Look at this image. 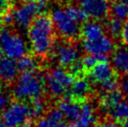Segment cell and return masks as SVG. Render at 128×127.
<instances>
[{"mask_svg": "<svg viewBox=\"0 0 128 127\" xmlns=\"http://www.w3.org/2000/svg\"><path fill=\"white\" fill-rule=\"evenodd\" d=\"M87 18L80 7L68 6L52 8L50 19L55 31L60 36L68 40H73L82 35V22Z\"/></svg>", "mask_w": 128, "mask_h": 127, "instance_id": "1", "label": "cell"}, {"mask_svg": "<svg viewBox=\"0 0 128 127\" xmlns=\"http://www.w3.org/2000/svg\"><path fill=\"white\" fill-rule=\"evenodd\" d=\"M54 28L50 17L41 14L30 25L27 32L29 45L33 53L44 57L52 50L54 46Z\"/></svg>", "mask_w": 128, "mask_h": 127, "instance_id": "2", "label": "cell"}, {"mask_svg": "<svg viewBox=\"0 0 128 127\" xmlns=\"http://www.w3.org/2000/svg\"><path fill=\"white\" fill-rule=\"evenodd\" d=\"M46 90V78L41 72H24L19 76L12 88V94L21 101L41 97Z\"/></svg>", "mask_w": 128, "mask_h": 127, "instance_id": "3", "label": "cell"}, {"mask_svg": "<svg viewBox=\"0 0 128 127\" xmlns=\"http://www.w3.org/2000/svg\"><path fill=\"white\" fill-rule=\"evenodd\" d=\"M0 46L6 57L12 60L21 59L26 55L28 50L24 38L10 29H3L0 31Z\"/></svg>", "mask_w": 128, "mask_h": 127, "instance_id": "4", "label": "cell"}, {"mask_svg": "<svg viewBox=\"0 0 128 127\" xmlns=\"http://www.w3.org/2000/svg\"><path fill=\"white\" fill-rule=\"evenodd\" d=\"M74 75L63 67H55L47 74L46 89L52 97L59 98L69 91L74 82Z\"/></svg>", "mask_w": 128, "mask_h": 127, "instance_id": "5", "label": "cell"}, {"mask_svg": "<svg viewBox=\"0 0 128 127\" xmlns=\"http://www.w3.org/2000/svg\"><path fill=\"white\" fill-rule=\"evenodd\" d=\"M44 2H25L19 5L11 11L13 24L20 29L29 28L33 22L46 10Z\"/></svg>", "mask_w": 128, "mask_h": 127, "instance_id": "6", "label": "cell"}, {"mask_svg": "<svg viewBox=\"0 0 128 127\" xmlns=\"http://www.w3.org/2000/svg\"><path fill=\"white\" fill-rule=\"evenodd\" d=\"M2 116L8 127H24L29 124L33 114L28 104L24 101H17L10 103Z\"/></svg>", "mask_w": 128, "mask_h": 127, "instance_id": "7", "label": "cell"}, {"mask_svg": "<svg viewBox=\"0 0 128 127\" xmlns=\"http://www.w3.org/2000/svg\"><path fill=\"white\" fill-rule=\"evenodd\" d=\"M52 52L54 60L62 67H71L80 62V50L70 41H61L54 44Z\"/></svg>", "mask_w": 128, "mask_h": 127, "instance_id": "8", "label": "cell"}, {"mask_svg": "<svg viewBox=\"0 0 128 127\" xmlns=\"http://www.w3.org/2000/svg\"><path fill=\"white\" fill-rule=\"evenodd\" d=\"M114 47L113 39L107 34L89 40L83 39L82 41V48L84 52L88 54L100 57H107L108 54L113 52Z\"/></svg>", "mask_w": 128, "mask_h": 127, "instance_id": "9", "label": "cell"}, {"mask_svg": "<svg viewBox=\"0 0 128 127\" xmlns=\"http://www.w3.org/2000/svg\"><path fill=\"white\" fill-rule=\"evenodd\" d=\"M80 8L87 17L96 21H101L107 18L111 7H110L108 0H80Z\"/></svg>", "mask_w": 128, "mask_h": 127, "instance_id": "10", "label": "cell"}, {"mask_svg": "<svg viewBox=\"0 0 128 127\" xmlns=\"http://www.w3.org/2000/svg\"><path fill=\"white\" fill-rule=\"evenodd\" d=\"M90 78L94 83L102 87L106 83L117 78L112 64H110L107 60H105L99 62L90 70Z\"/></svg>", "mask_w": 128, "mask_h": 127, "instance_id": "11", "label": "cell"}, {"mask_svg": "<svg viewBox=\"0 0 128 127\" xmlns=\"http://www.w3.org/2000/svg\"><path fill=\"white\" fill-rule=\"evenodd\" d=\"M19 67L15 60L10 58H3L0 61V81L11 83L19 78Z\"/></svg>", "mask_w": 128, "mask_h": 127, "instance_id": "12", "label": "cell"}, {"mask_svg": "<svg viewBox=\"0 0 128 127\" xmlns=\"http://www.w3.org/2000/svg\"><path fill=\"white\" fill-rule=\"evenodd\" d=\"M58 108L63 113L64 118H66L68 120H72V122H76L80 118L82 106L77 102V100H75L69 96L59 103Z\"/></svg>", "mask_w": 128, "mask_h": 127, "instance_id": "13", "label": "cell"}, {"mask_svg": "<svg viewBox=\"0 0 128 127\" xmlns=\"http://www.w3.org/2000/svg\"><path fill=\"white\" fill-rule=\"evenodd\" d=\"M64 115L58 108L50 110L45 116L40 117L36 127H60L64 124Z\"/></svg>", "mask_w": 128, "mask_h": 127, "instance_id": "14", "label": "cell"}, {"mask_svg": "<svg viewBox=\"0 0 128 127\" xmlns=\"http://www.w3.org/2000/svg\"><path fill=\"white\" fill-rule=\"evenodd\" d=\"M112 66L121 74H128V49L119 47L113 52L111 58Z\"/></svg>", "mask_w": 128, "mask_h": 127, "instance_id": "15", "label": "cell"}, {"mask_svg": "<svg viewBox=\"0 0 128 127\" xmlns=\"http://www.w3.org/2000/svg\"><path fill=\"white\" fill-rule=\"evenodd\" d=\"M69 92L70 97L75 100H82L87 97L90 94V92H92V85L88 80L80 78L74 80Z\"/></svg>", "mask_w": 128, "mask_h": 127, "instance_id": "16", "label": "cell"}, {"mask_svg": "<svg viewBox=\"0 0 128 127\" xmlns=\"http://www.w3.org/2000/svg\"><path fill=\"white\" fill-rule=\"evenodd\" d=\"M122 92L119 90H113L110 92H104L100 97V108L105 112L108 113L117 104L122 101Z\"/></svg>", "mask_w": 128, "mask_h": 127, "instance_id": "17", "label": "cell"}, {"mask_svg": "<svg viewBox=\"0 0 128 127\" xmlns=\"http://www.w3.org/2000/svg\"><path fill=\"white\" fill-rule=\"evenodd\" d=\"M105 34H106V29L104 28V26L101 22H99V21L92 20V21L86 22L82 25V36H83L84 40L96 38Z\"/></svg>", "mask_w": 128, "mask_h": 127, "instance_id": "18", "label": "cell"}, {"mask_svg": "<svg viewBox=\"0 0 128 127\" xmlns=\"http://www.w3.org/2000/svg\"><path fill=\"white\" fill-rule=\"evenodd\" d=\"M110 116L116 122H125L128 120V102L122 101L110 110Z\"/></svg>", "mask_w": 128, "mask_h": 127, "instance_id": "19", "label": "cell"}, {"mask_svg": "<svg viewBox=\"0 0 128 127\" xmlns=\"http://www.w3.org/2000/svg\"><path fill=\"white\" fill-rule=\"evenodd\" d=\"M19 70L22 71V73L24 72H33L36 71L38 67V61L36 60V58L31 56V55H24L22 57L21 59H19L17 62Z\"/></svg>", "mask_w": 128, "mask_h": 127, "instance_id": "20", "label": "cell"}, {"mask_svg": "<svg viewBox=\"0 0 128 127\" xmlns=\"http://www.w3.org/2000/svg\"><path fill=\"white\" fill-rule=\"evenodd\" d=\"M110 13L112 17L121 21L128 20V3L124 1H118L111 6Z\"/></svg>", "mask_w": 128, "mask_h": 127, "instance_id": "21", "label": "cell"}, {"mask_svg": "<svg viewBox=\"0 0 128 127\" xmlns=\"http://www.w3.org/2000/svg\"><path fill=\"white\" fill-rule=\"evenodd\" d=\"M96 119V110L90 103H84L82 105V110L78 120H83L89 124H94Z\"/></svg>", "mask_w": 128, "mask_h": 127, "instance_id": "22", "label": "cell"}, {"mask_svg": "<svg viewBox=\"0 0 128 127\" xmlns=\"http://www.w3.org/2000/svg\"><path fill=\"white\" fill-rule=\"evenodd\" d=\"M122 27H124L122 21L112 18L108 22L106 30L108 31V35L111 36L112 38H118V36H121L122 32Z\"/></svg>", "mask_w": 128, "mask_h": 127, "instance_id": "23", "label": "cell"}, {"mask_svg": "<svg viewBox=\"0 0 128 127\" xmlns=\"http://www.w3.org/2000/svg\"><path fill=\"white\" fill-rule=\"evenodd\" d=\"M31 111H32L33 117H42V115L46 112L47 105L46 102L41 97L32 100L31 104Z\"/></svg>", "mask_w": 128, "mask_h": 127, "instance_id": "24", "label": "cell"}, {"mask_svg": "<svg viewBox=\"0 0 128 127\" xmlns=\"http://www.w3.org/2000/svg\"><path fill=\"white\" fill-rule=\"evenodd\" d=\"M105 60H107V57H100V56H96V55L88 54V55H86V56L82 59V63L83 67H84V69L91 70L92 67L94 66L96 64H97L99 62L105 61Z\"/></svg>", "mask_w": 128, "mask_h": 127, "instance_id": "25", "label": "cell"}, {"mask_svg": "<svg viewBox=\"0 0 128 127\" xmlns=\"http://www.w3.org/2000/svg\"><path fill=\"white\" fill-rule=\"evenodd\" d=\"M10 104V96L5 92H0V114H3L4 111Z\"/></svg>", "mask_w": 128, "mask_h": 127, "instance_id": "26", "label": "cell"}, {"mask_svg": "<svg viewBox=\"0 0 128 127\" xmlns=\"http://www.w3.org/2000/svg\"><path fill=\"white\" fill-rule=\"evenodd\" d=\"M122 40V42L128 45V20L124 22V27H122V32L121 35Z\"/></svg>", "mask_w": 128, "mask_h": 127, "instance_id": "27", "label": "cell"}, {"mask_svg": "<svg viewBox=\"0 0 128 127\" xmlns=\"http://www.w3.org/2000/svg\"><path fill=\"white\" fill-rule=\"evenodd\" d=\"M121 91L128 102V77L122 78V80L121 81Z\"/></svg>", "mask_w": 128, "mask_h": 127, "instance_id": "28", "label": "cell"}, {"mask_svg": "<svg viewBox=\"0 0 128 127\" xmlns=\"http://www.w3.org/2000/svg\"><path fill=\"white\" fill-rule=\"evenodd\" d=\"M96 127H118L116 122L111 120H104L96 124Z\"/></svg>", "mask_w": 128, "mask_h": 127, "instance_id": "29", "label": "cell"}, {"mask_svg": "<svg viewBox=\"0 0 128 127\" xmlns=\"http://www.w3.org/2000/svg\"><path fill=\"white\" fill-rule=\"evenodd\" d=\"M2 21L3 22L7 24H13V17H12V13L11 11H8L2 16Z\"/></svg>", "mask_w": 128, "mask_h": 127, "instance_id": "30", "label": "cell"}, {"mask_svg": "<svg viewBox=\"0 0 128 127\" xmlns=\"http://www.w3.org/2000/svg\"><path fill=\"white\" fill-rule=\"evenodd\" d=\"M69 127H92V124H87V122H83V120H78L74 122Z\"/></svg>", "mask_w": 128, "mask_h": 127, "instance_id": "31", "label": "cell"}, {"mask_svg": "<svg viewBox=\"0 0 128 127\" xmlns=\"http://www.w3.org/2000/svg\"><path fill=\"white\" fill-rule=\"evenodd\" d=\"M8 0H0V10H4L7 8Z\"/></svg>", "mask_w": 128, "mask_h": 127, "instance_id": "32", "label": "cell"}, {"mask_svg": "<svg viewBox=\"0 0 128 127\" xmlns=\"http://www.w3.org/2000/svg\"><path fill=\"white\" fill-rule=\"evenodd\" d=\"M0 127H8L7 125V124L5 122V120H3V118L2 119L0 118Z\"/></svg>", "mask_w": 128, "mask_h": 127, "instance_id": "33", "label": "cell"}, {"mask_svg": "<svg viewBox=\"0 0 128 127\" xmlns=\"http://www.w3.org/2000/svg\"><path fill=\"white\" fill-rule=\"evenodd\" d=\"M3 50H2V49H1V46H0V61L3 59Z\"/></svg>", "mask_w": 128, "mask_h": 127, "instance_id": "34", "label": "cell"}, {"mask_svg": "<svg viewBox=\"0 0 128 127\" xmlns=\"http://www.w3.org/2000/svg\"><path fill=\"white\" fill-rule=\"evenodd\" d=\"M122 127H128V120H126L125 122H124V124H122Z\"/></svg>", "mask_w": 128, "mask_h": 127, "instance_id": "35", "label": "cell"}, {"mask_svg": "<svg viewBox=\"0 0 128 127\" xmlns=\"http://www.w3.org/2000/svg\"><path fill=\"white\" fill-rule=\"evenodd\" d=\"M2 22H3V21H2V16H0V28H1V24H2ZM0 31H1V29H0Z\"/></svg>", "mask_w": 128, "mask_h": 127, "instance_id": "36", "label": "cell"}, {"mask_svg": "<svg viewBox=\"0 0 128 127\" xmlns=\"http://www.w3.org/2000/svg\"><path fill=\"white\" fill-rule=\"evenodd\" d=\"M48 0H38V2H44V3H46Z\"/></svg>", "mask_w": 128, "mask_h": 127, "instance_id": "37", "label": "cell"}, {"mask_svg": "<svg viewBox=\"0 0 128 127\" xmlns=\"http://www.w3.org/2000/svg\"><path fill=\"white\" fill-rule=\"evenodd\" d=\"M108 2H117V0H108Z\"/></svg>", "mask_w": 128, "mask_h": 127, "instance_id": "38", "label": "cell"}, {"mask_svg": "<svg viewBox=\"0 0 128 127\" xmlns=\"http://www.w3.org/2000/svg\"><path fill=\"white\" fill-rule=\"evenodd\" d=\"M60 127H66V124H64H64H62V125H61Z\"/></svg>", "mask_w": 128, "mask_h": 127, "instance_id": "39", "label": "cell"}, {"mask_svg": "<svg viewBox=\"0 0 128 127\" xmlns=\"http://www.w3.org/2000/svg\"><path fill=\"white\" fill-rule=\"evenodd\" d=\"M121 1H124V2H125V3H128V0H121Z\"/></svg>", "mask_w": 128, "mask_h": 127, "instance_id": "40", "label": "cell"}, {"mask_svg": "<svg viewBox=\"0 0 128 127\" xmlns=\"http://www.w3.org/2000/svg\"><path fill=\"white\" fill-rule=\"evenodd\" d=\"M25 2H31V1H33V0H24Z\"/></svg>", "mask_w": 128, "mask_h": 127, "instance_id": "41", "label": "cell"}, {"mask_svg": "<svg viewBox=\"0 0 128 127\" xmlns=\"http://www.w3.org/2000/svg\"><path fill=\"white\" fill-rule=\"evenodd\" d=\"M1 88H2V86H1V82H0V92H2V91H1Z\"/></svg>", "mask_w": 128, "mask_h": 127, "instance_id": "42", "label": "cell"}, {"mask_svg": "<svg viewBox=\"0 0 128 127\" xmlns=\"http://www.w3.org/2000/svg\"><path fill=\"white\" fill-rule=\"evenodd\" d=\"M24 127H30V126H28V125H26V126H24Z\"/></svg>", "mask_w": 128, "mask_h": 127, "instance_id": "43", "label": "cell"}]
</instances>
